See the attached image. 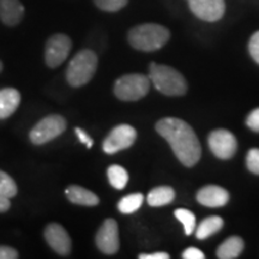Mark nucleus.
I'll use <instances>...</instances> for the list:
<instances>
[{
	"label": "nucleus",
	"instance_id": "obj_27",
	"mask_svg": "<svg viewBox=\"0 0 259 259\" xmlns=\"http://www.w3.org/2000/svg\"><path fill=\"white\" fill-rule=\"evenodd\" d=\"M246 124L250 127L252 131L259 132V108H255L248 114L247 119H246Z\"/></svg>",
	"mask_w": 259,
	"mask_h": 259
},
{
	"label": "nucleus",
	"instance_id": "obj_2",
	"mask_svg": "<svg viewBox=\"0 0 259 259\" xmlns=\"http://www.w3.org/2000/svg\"><path fill=\"white\" fill-rule=\"evenodd\" d=\"M170 32L163 25L147 23L132 28L128 31L127 40L132 47L138 51L153 52L160 50L167 44Z\"/></svg>",
	"mask_w": 259,
	"mask_h": 259
},
{
	"label": "nucleus",
	"instance_id": "obj_8",
	"mask_svg": "<svg viewBox=\"0 0 259 259\" xmlns=\"http://www.w3.org/2000/svg\"><path fill=\"white\" fill-rule=\"evenodd\" d=\"M137 138V132L132 126L122 124L114 127L103 141V151L106 154H115L131 147Z\"/></svg>",
	"mask_w": 259,
	"mask_h": 259
},
{
	"label": "nucleus",
	"instance_id": "obj_7",
	"mask_svg": "<svg viewBox=\"0 0 259 259\" xmlns=\"http://www.w3.org/2000/svg\"><path fill=\"white\" fill-rule=\"evenodd\" d=\"M72 41L69 36L64 34H56L47 40L45 48V60L48 67L56 69L60 66L69 57Z\"/></svg>",
	"mask_w": 259,
	"mask_h": 259
},
{
	"label": "nucleus",
	"instance_id": "obj_18",
	"mask_svg": "<svg viewBox=\"0 0 259 259\" xmlns=\"http://www.w3.org/2000/svg\"><path fill=\"white\" fill-rule=\"evenodd\" d=\"M176 198V191L170 186H158L148 194V204L150 206H163L170 204Z\"/></svg>",
	"mask_w": 259,
	"mask_h": 259
},
{
	"label": "nucleus",
	"instance_id": "obj_23",
	"mask_svg": "<svg viewBox=\"0 0 259 259\" xmlns=\"http://www.w3.org/2000/svg\"><path fill=\"white\" fill-rule=\"evenodd\" d=\"M0 194L8 198H12L17 194V185L15 180L3 170H0Z\"/></svg>",
	"mask_w": 259,
	"mask_h": 259
},
{
	"label": "nucleus",
	"instance_id": "obj_17",
	"mask_svg": "<svg viewBox=\"0 0 259 259\" xmlns=\"http://www.w3.org/2000/svg\"><path fill=\"white\" fill-rule=\"evenodd\" d=\"M244 250V241L239 236H231L222 242L218 248V257L220 259L238 258Z\"/></svg>",
	"mask_w": 259,
	"mask_h": 259
},
{
	"label": "nucleus",
	"instance_id": "obj_19",
	"mask_svg": "<svg viewBox=\"0 0 259 259\" xmlns=\"http://www.w3.org/2000/svg\"><path fill=\"white\" fill-rule=\"evenodd\" d=\"M223 227V220L220 216H209L204 221L200 222V225L197 227L196 236L199 240L209 238L216 233L220 232Z\"/></svg>",
	"mask_w": 259,
	"mask_h": 259
},
{
	"label": "nucleus",
	"instance_id": "obj_12",
	"mask_svg": "<svg viewBox=\"0 0 259 259\" xmlns=\"http://www.w3.org/2000/svg\"><path fill=\"white\" fill-rule=\"evenodd\" d=\"M45 239L54 252L60 255H69L71 252V242L69 233L59 223H50L45 228Z\"/></svg>",
	"mask_w": 259,
	"mask_h": 259
},
{
	"label": "nucleus",
	"instance_id": "obj_4",
	"mask_svg": "<svg viewBox=\"0 0 259 259\" xmlns=\"http://www.w3.org/2000/svg\"><path fill=\"white\" fill-rule=\"evenodd\" d=\"M97 69V56L92 50H82L71 59L66 70L70 85L78 88L90 82Z\"/></svg>",
	"mask_w": 259,
	"mask_h": 259
},
{
	"label": "nucleus",
	"instance_id": "obj_13",
	"mask_svg": "<svg viewBox=\"0 0 259 259\" xmlns=\"http://www.w3.org/2000/svg\"><path fill=\"white\" fill-rule=\"evenodd\" d=\"M197 200L199 204L208 208H220L225 206L229 200V193L223 187L209 185L202 187L197 193Z\"/></svg>",
	"mask_w": 259,
	"mask_h": 259
},
{
	"label": "nucleus",
	"instance_id": "obj_1",
	"mask_svg": "<svg viewBox=\"0 0 259 259\" xmlns=\"http://www.w3.org/2000/svg\"><path fill=\"white\" fill-rule=\"evenodd\" d=\"M156 131L169 143L184 166L193 167L199 161L202 147L194 130L181 119L164 118L156 124Z\"/></svg>",
	"mask_w": 259,
	"mask_h": 259
},
{
	"label": "nucleus",
	"instance_id": "obj_25",
	"mask_svg": "<svg viewBox=\"0 0 259 259\" xmlns=\"http://www.w3.org/2000/svg\"><path fill=\"white\" fill-rule=\"evenodd\" d=\"M246 164H247L248 170L259 176V149L253 148L248 151L247 157H246Z\"/></svg>",
	"mask_w": 259,
	"mask_h": 259
},
{
	"label": "nucleus",
	"instance_id": "obj_33",
	"mask_svg": "<svg viewBox=\"0 0 259 259\" xmlns=\"http://www.w3.org/2000/svg\"><path fill=\"white\" fill-rule=\"evenodd\" d=\"M3 70V64H2V61H0V71Z\"/></svg>",
	"mask_w": 259,
	"mask_h": 259
},
{
	"label": "nucleus",
	"instance_id": "obj_9",
	"mask_svg": "<svg viewBox=\"0 0 259 259\" xmlns=\"http://www.w3.org/2000/svg\"><path fill=\"white\" fill-rule=\"evenodd\" d=\"M208 143L210 150L212 151L216 157L221 158V160H228L234 156L238 143L234 135L229 132L228 130L219 128L212 131L209 135Z\"/></svg>",
	"mask_w": 259,
	"mask_h": 259
},
{
	"label": "nucleus",
	"instance_id": "obj_30",
	"mask_svg": "<svg viewBox=\"0 0 259 259\" xmlns=\"http://www.w3.org/2000/svg\"><path fill=\"white\" fill-rule=\"evenodd\" d=\"M183 258H185V259H204L205 258V254H204L200 250H198V248L189 247L187 250L184 251Z\"/></svg>",
	"mask_w": 259,
	"mask_h": 259
},
{
	"label": "nucleus",
	"instance_id": "obj_11",
	"mask_svg": "<svg viewBox=\"0 0 259 259\" xmlns=\"http://www.w3.org/2000/svg\"><path fill=\"white\" fill-rule=\"evenodd\" d=\"M194 16L205 22H216L226 11L225 0H187Z\"/></svg>",
	"mask_w": 259,
	"mask_h": 259
},
{
	"label": "nucleus",
	"instance_id": "obj_6",
	"mask_svg": "<svg viewBox=\"0 0 259 259\" xmlns=\"http://www.w3.org/2000/svg\"><path fill=\"white\" fill-rule=\"evenodd\" d=\"M66 130V120L61 115L52 114L41 119L30 131V141L35 145L46 144L59 137Z\"/></svg>",
	"mask_w": 259,
	"mask_h": 259
},
{
	"label": "nucleus",
	"instance_id": "obj_10",
	"mask_svg": "<svg viewBox=\"0 0 259 259\" xmlns=\"http://www.w3.org/2000/svg\"><path fill=\"white\" fill-rule=\"evenodd\" d=\"M96 245L105 254H114L119 250L118 223L113 219L106 220L96 234Z\"/></svg>",
	"mask_w": 259,
	"mask_h": 259
},
{
	"label": "nucleus",
	"instance_id": "obj_29",
	"mask_svg": "<svg viewBox=\"0 0 259 259\" xmlns=\"http://www.w3.org/2000/svg\"><path fill=\"white\" fill-rule=\"evenodd\" d=\"M74 132H76L77 137H78L79 141L82 142L83 144L87 145V148L90 149V148L93 147V144H94L93 139H92V137H90L88 134H87L85 131H84V130L79 128V127H76V128H74Z\"/></svg>",
	"mask_w": 259,
	"mask_h": 259
},
{
	"label": "nucleus",
	"instance_id": "obj_3",
	"mask_svg": "<svg viewBox=\"0 0 259 259\" xmlns=\"http://www.w3.org/2000/svg\"><path fill=\"white\" fill-rule=\"evenodd\" d=\"M150 82L158 92L168 96H181L187 92V83L179 71L166 65L151 63Z\"/></svg>",
	"mask_w": 259,
	"mask_h": 259
},
{
	"label": "nucleus",
	"instance_id": "obj_22",
	"mask_svg": "<svg viewBox=\"0 0 259 259\" xmlns=\"http://www.w3.org/2000/svg\"><path fill=\"white\" fill-rule=\"evenodd\" d=\"M176 218L183 223L186 235H191L196 228V216L187 209H177L174 211Z\"/></svg>",
	"mask_w": 259,
	"mask_h": 259
},
{
	"label": "nucleus",
	"instance_id": "obj_31",
	"mask_svg": "<svg viewBox=\"0 0 259 259\" xmlns=\"http://www.w3.org/2000/svg\"><path fill=\"white\" fill-rule=\"evenodd\" d=\"M139 259H169V254L166 253V252H157V253L151 254L142 253L139 254Z\"/></svg>",
	"mask_w": 259,
	"mask_h": 259
},
{
	"label": "nucleus",
	"instance_id": "obj_14",
	"mask_svg": "<svg viewBox=\"0 0 259 259\" xmlns=\"http://www.w3.org/2000/svg\"><path fill=\"white\" fill-rule=\"evenodd\" d=\"M24 16V6L19 0H0V21L8 27L21 23Z\"/></svg>",
	"mask_w": 259,
	"mask_h": 259
},
{
	"label": "nucleus",
	"instance_id": "obj_21",
	"mask_svg": "<svg viewBox=\"0 0 259 259\" xmlns=\"http://www.w3.org/2000/svg\"><path fill=\"white\" fill-rule=\"evenodd\" d=\"M144 197L142 193H132L125 196L118 203V209L121 213H134L141 208Z\"/></svg>",
	"mask_w": 259,
	"mask_h": 259
},
{
	"label": "nucleus",
	"instance_id": "obj_15",
	"mask_svg": "<svg viewBox=\"0 0 259 259\" xmlns=\"http://www.w3.org/2000/svg\"><path fill=\"white\" fill-rule=\"evenodd\" d=\"M21 103V94L14 88L0 90V120L9 118L17 111Z\"/></svg>",
	"mask_w": 259,
	"mask_h": 259
},
{
	"label": "nucleus",
	"instance_id": "obj_24",
	"mask_svg": "<svg viewBox=\"0 0 259 259\" xmlns=\"http://www.w3.org/2000/svg\"><path fill=\"white\" fill-rule=\"evenodd\" d=\"M128 0H94L95 5L102 11L116 12L127 5Z\"/></svg>",
	"mask_w": 259,
	"mask_h": 259
},
{
	"label": "nucleus",
	"instance_id": "obj_5",
	"mask_svg": "<svg viewBox=\"0 0 259 259\" xmlns=\"http://www.w3.org/2000/svg\"><path fill=\"white\" fill-rule=\"evenodd\" d=\"M150 78L141 73L125 74L116 79L114 94L121 101H137L143 99L150 89Z\"/></svg>",
	"mask_w": 259,
	"mask_h": 259
},
{
	"label": "nucleus",
	"instance_id": "obj_32",
	"mask_svg": "<svg viewBox=\"0 0 259 259\" xmlns=\"http://www.w3.org/2000/svg\"><path fill=\"white\" fill-rule=\"evenodd\" d=\"M10 206H11L10 198L0 194V212H6L10 209Z\"/></svg>",
	"mask_w": 259,
	"mask_h": 259
},
{
	"label": "nucleus",
	"instance_id": "obj_28",
	"mask_svg": "<svg viewBox=\"0 0 259 259\" xmlns=\"http://www.w3.org/2000/svg\"><path fill=\"white\" fill-rule=\"evenodd\" d=\"M18 252L10 246H0V259H17Z\"/></svg>",
	"mask_w": 259,
	"mask_h": 259
},
{
	"label": "nucleus",
	"instance_id": "obj_16",
	"mask_svg": "<svg viewBox=\"0 0 259 259\" xmlns=\"http://www.w3.org/2000/svg\"><path fill=\"white\" fill-rule=\"evenodd\" d=\"M66 197L71 203L83 206H95L100 203L99 197L92 191L78 185H71L66 189Z\"/></svg>",
	"mask_w": 259,
	"mask_h": 259
},
{
	"label": "nucleus",
	"instance_id": "obj_26",
	"mask_svg": "<svg viewBox=\"0 0 259 259\" xmlns=\"http://www.w3.org/2000/svg\"><path fill=\"white\" fill-rule=\"evenodd\" d=\"M248 51L255 63L259 64V31L252 35L250 44H248Z\"/></svg>",
	"mask_w": 259,
	"mask_h": 259
},
{
	"label": "nucleus",
	"instance_id": "obj_20",
	"mask_svg": "<svg viewBox=\"0 0 259 259\" xmlns=\"http://www.w3.org/2000/svg\"><path fill=\"white\" fill-rule=\"evenodd\" d=\"M107 176L111 185L116 190H122L128 183V174L125 168L118 164H113L107 170Z\"/></svg>",
	"mask_w": 259,
	"mask_h": 259
}]
</instances>
